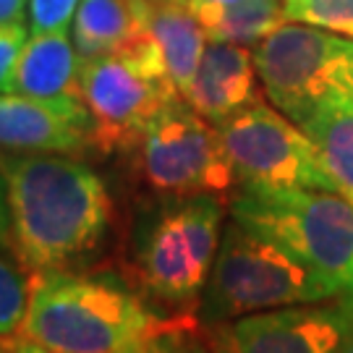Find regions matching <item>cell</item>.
<instances>
[{
  "label": "cell",
  "instance_id": "cell-1",
  "mask_svg": "<svg viewBox=\"0 0 353 353\" xmlns=\"http://www.w3.org/2000/svg\"><path fill=\"white\" fill-rule=\"evenodd\" d=\"M8 186L11 249L19 265L42 272L81 270L100 256L113 225V196L76 154L0 152Z\"/></svg>",
  "mask_w": 353,
  "mask_h": 353
},
{
  "label": "cell",
  "instance_id": "cell-2",
  "mask_svg": "<svg viewBox=\"0 0 353 353\" xmlns=\"http://www.w3.org/2000/svg\"><path fill=\"white\" fill-rule=\"evenodd\" d=\"M173 319L115 275L65 270L34 275L19 335L55 353H126Z\"/></svg>",
  "mask_w": 353,
  "mask_h": 353
},
{
  "label": "cell",
  "instance_id": "cell-3",
  "mask_svg": "<svg viewBox=\"0 0 353 353\" xmlns=\"http://www.w3.org/2000/svg\"><path fill=\"white\" fill-rule=\"evenodd\" d=\"M223 230L220 196H163L134 230L131 259L141 293L178 314H191L212 275Z\"/></svg>",
  "mask_w": 353,
  "mask_h": 353
},
{
  "label": "cell",
  "instance_id": "cell-4",
  "mask_svg": "<svg viewBox=\"0 0 353 353\" xmlns=\"http://www.w3.org/2000/svg\"><path fill=\"white\" fill-rule=\"evenodd\" d=\"M330 299H341V290L325 275L278 241L259 236L230 217L199 301V325L210 327L256 312Z\"/></svg>",
  "mask_w": 353,
  "mask_h": 353
},
{
  "label": "cell",
  "instance_id": "cell-5",
  "mask_svg": "<svg viewBox=\"0 0 353 353\" xmlns=\"http://www.w3.org/2000/svg\"><path fill=\"white\" fill-rule=\"evenodd\" d=\"M230 217L278 241L353 301V204L335 191H239Z\"/></svg>",
  "mask_w": 353,
  "mask_h": 353
},
{
  "label": "cell",
  "instance_id": "cell-6",
  "mask_svg": "<svg viewBox=\"0 0 353 353\" xmlns=\"http://www.w3.org/2000/svg\"><path fill=\"white\" fill-rule=\"evenodd\" d=\"M79 84L92 121V150L102 154L134 152L152 121L181 100L147 29L123 50L81 61Z\"/></svg>",
  "mask_w": 353,
  "mask_h": 353
},
{
  "label": "cell",
  "instance_id": "cell-7",
  "mask_svg": "<svg viewBox=\"0 0 353 353\" xmlns=\"http://www.w3.org/2000/svg\"><path fill=\"white\" fill-rule=\"evenodd\" d=\"M259 84L272 108L303 126L335 97H353V39L288 21L254 48Z\"/></svg>",
  "mask_w": 353,
  "mask_h": 353
},
{
  "label": "cell",
  "instance_id": "cell-8",
  "mask_svg": "<svg viewBox=\"0 0 353 353\" xmlns=\"http://www.w3.org/2000/svg\"><path fill=\"white\" fill-rule=\"evenodd\" d=\"M217 134L241 191H335L306 131L278 108L256 102L217 123Z\"/></svg>",
  "mask_w": 353,
  "mask_h": 353
},
{
  "label": "cell",
  "instance_id": "cell-9",
  "mask_svg": "<svg viewBox=\"0 0 353 353\" xmlns=\"http://www.w3.org/2000/svg\"><path fill=\"white\" fill-rule=\"evenodd\" d=\"M134 154L141 181L160 196H223L236 186L217 126L183 97L152 121Z\"/></svg>",
  "mask_w": 353,
  "mask_h": 353
},
{
  "label": "cell",
  "instance_id": "cell-10",
  "mask_svg": "<svg viewBox=\"0 0 353 353\" xmlns=\"http://www.w3.org/2000/svg\"><path fill=\"white\" fill-rule=\"evenodd\" d=\"M212 353H338L353 338V301L283 306L202 327Z\"/></svg>",
  "mask_w": 353,
  "mask_h": 353
},
{
  "label": "cell",
  "instance_id": "cell-11",
  "mask_svg": "<svg viewBox=\"0 0 353 353\" xmlns=\"http://www.w3.org/2000/svg\"><path fill=\"white\" fill-rule=\"evenodd\" d=\"M0 150L92 152V121L81 100H37L0 92Z\"/></svg>",
  "mask_w": 353,
  "mask_h": 353
},
{
  "label": "cell",
  "instance_id": "cell-12",
  "mask_svg": "<svg viewBox=\"0 0 353 353\" xmlns=\"http://www.w3.org/2000/svg\"><path fill=\"white\" fill-rule=\"evenodd\" d=\"M256 79L254 52L249 48L210 39L183 100L217 126L230 115L262 102Z\"/></svg>",
  "mask_w": 353,
  "mask_h": 353
},
{
  "label": "cell",
  "instance_id": "cell-13",
  "mask_svg": "<svg viewBox=\"0 0 353 353\" xmlns=\"http://www.w3.org/2000/svg\"><path fill=\"white\" fill-rule=\"evenodd\" d=\"M81 58L65 32H42L26 39L11 79V92L37 100H81Z\"/></svg>",
  "mask_w": 353,
  "mask_h": 353
},
{
  "label": "cell",
  "instance_id": "cell-14",
  "mask_svg": "<svg viewBox=\"0 0 353 353\" xmlns=\"http://www.w3.org/2000/svg\"><path fill=\"white\" fill-rule=\"evenodd\" d=\"M144 24L163 55L168 76L183 97L207 48V29L186 0H144Z\"/></svg>",
  "mask_w": 353,
  "mask_h": 353
},
{
  "label": "cell",
  "instance_id": "cell-15",
  "mask_svg": "<svg viewBox=\"0 0 353 353\" xmlns=\"http://www.w3.org/2000/svg\"><path fill=\"white\" fill-rule=\"evenodd\" d=\"M144 8V0H81L71 26L79 58H100L131 45L147 29Z\"/></svg>",
  "mask_w": 353,
  "mask_h": 353
},
{
  "label": "cell",
  "instance_id": "cell-16",
  "mask_svg": "<svg viewBox=\"0 0 353 353\" xmlns=\"http://www.w3.org/2000/svg\"><path fill=\"white\" fill-rule=\"evenodd\" d=\"M301 128L314 144L335 194L353 204V97L325 102Z\"/></svg>",
  "mask_w": 353,
  "mask_h": 353
},
{
  "label": "cell",
  "instance_id": "cell-17",
  "mask_svg": "<svg viewBox=\"0 0 353 353\" xmlns=\"http://www.w3.org/2000/svg\"><path fill=\"white\" fill-rule=\"evenodd\" d=\"M288 21L290 19L283 0H241L212 19L204 29L207 37L217 42L256 48L262 39H267Z\"/></svg>",
  "mask_w": 353,
  "mask_h": 353
},
{
  "label": "cell",
  "instance_id": "cell-18",
  "mask_svg": "<svg viewBox=\"0 0 353 353\" xmlns=\"http://www.w3.org/2000/svg\"><path fill=\"white\" fill-rule=\"evenodd\" d=\"M11 246H0V335H11L21 327L29 303V285L11 256Z\"/></svg>",
  "mask_w": 353,
  "mask_h": 353
},
{
  "label": "cell",
  "instance_id": "cell-19",
  "mask_svg": "<svg viewBox=\"0 0 353 353\" xmlns=\"http://www.w3.org/2000/svg\"><path fill=\"white\" fill-rule=\"evenodd\" d=\"M288 19L353 39V0H301L288 8Z\"/></svg>",
  "mask_w": 353,
  "mask_h": 353
},
{
  "label": "cell",
  "instance_id": "cell-20",
  "mask_svg": "<svg viewBox=\"0 0 353 353\" xmlns=\"http://www.w3.org/2000/svg\"><path fill=\"white\" fill-rule=\"evenodd\" d=\"M126 353H212V348L189 316H176L168 327L154 332L152 338L141 341Z\"/></svg>",
  "mask_w": 353,
  "mask_h": 353
},
{
  "label": "cell",
  "instance_id": "cell-21",
  "mask_svg": "<svg viewBox=\"0 0 353 353\" xmlns=\"http://www.w3.org/2000/svg\"><path fill=\"white\" fill-rule=\"evenodd\" d=\"M81 0H29L26 19L32 34L42 32H68L74 24V16L79 11Z\"/></svg>",
  "mask_w": 353,
  "mask_h": 353
},
{
  "label": "cell",
  "instance_id": "cell-22",
  "mask_svg": "<svg viewBox=\"0 0 353 353\" xmlns=\"http://www.w3.org/2000/svg\"><path fill=\"white\" fill-rule=\"evenodd\" d=\"M26 24L11 21L0 24V92H11V79L19 63V55L26 45Z\"/></svg>",
  "mask_w": 353,
  "mask_h": 353
},
{
  "label": "cell",
  "instance_id": "cell-23",
  "mask_svg": "<svg viewBox=\"0 0 353 353\" xmlns=\"http://www.w3.org/2000/svg\"><path fill=\"white\" fill-rule=\"evenodd\" d=\"M189 3V8L196 13V19L202 21L204 26L210 24L212 19H217L223 11H228L230 6H236L241 0H186Z\"/></svg>",
  "mask_w": 353,
  "mask_h": 353
},
{
  "label": "cell",
  "instance_id": "cell-24",
  "mask_svg": "<svg viewBox=\"0 0 353 353\" xmlns=\"http://www.w3.org/2000/svg\"><path fill=\"white\" fill-rule=\"evenodd\" d=\"M0 246H11V214H8V186L0 170Z\"/></svg>",
  "mask_w": 353,
  "mask_h": 353
},
{
  "label": "cell",
  "instance_id": "cell-25",
  "mask_svg": "<svg viewBox=\"0 0 353 353\" xmlns=\"http://www.w3.org/2000/svg\"><path fill=\"white\" fill-rule=\"evenodd\" d=\"M29 0H0V24L24 21V13Z\"/></svg>",
  "mask_w": 353,
  "mask_h": 353
},
{
  "label": "cell",
  "instance_id": "cell-26",
  "mask_svg": "<svg viewBox=\"0 0 353 353\" xmlns=\"http://www.w3.org/2000/svg\"><path fill=\"white\" fill-rule=\"evenodd\" d=\"M16 353H55V351L42 348V345H37V343L26 341V338H19V341H16Z\"/></svg>",
  "mask_w": 353,
  "mask_h": 353
},
{
  "label": "cell",
  "instance_id": "cell-27",
  "mask_svg": "<svg viewBox=\"0 0 353 353\" xmlns=\"http://www.w3.org/2000/svg\"><path fill=\"white\" fill-rule=\"evenodd\" d=\"M0 353H16V341H6V338H3V341H0Z\"/></svg>",
  "mask_w": 353,
  "mask_h": 353
},
{
  "label": "cell",
  "instance_id": "cell-28",
  "mask_svg": "<svg viewBox=\"0 0 353 353\" xmlns=\"http://www.w3.org/2000/svg\"><path fill=\"white\" fill-rule=\"evenodd\" d=\"M338 353H353V338H351L348 343H345V345H343V348H341Z\"/></svg>",
  "mask_w": 353,
  "mask_h": 353
},
{
  "label": "cell",
  "instance_id": "cell-29",
  "mask_svg": "<svg viewBox=\"0 0 353 353\" xmlns=\"http://www.w3.org/2000/svg\"><path fill=\"white\" fill-rule=\"evenodd\" d=\"M283 3H285V11H288V8H293V6H296V3H301V0H283Z\"/></svg>",
  "mask_w": 353,
  "mask_h": 353
},
{
  "label": "cell",
  "instance_id": "cell-30",
  "mask_svg": "<svg viewBox=\"0 0 353 353\" xmlns=\"http://www.w3.org/2000/svg\"><path fill=\"white\" fill-rule=\"evenodd\" d=\"M0 341H3V335H0Z\"/></svg>",
  "mask_w": 353,
  "mask_h": 353
}]
</instances>
